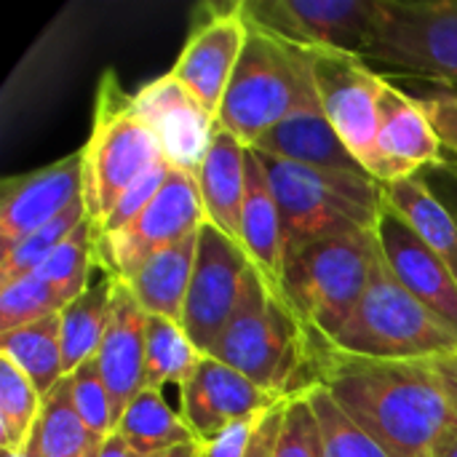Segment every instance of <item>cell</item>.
Returning <instances> with one entry per match:
<instances>
[{
    "label": "cell",
    "instance_id": "cell-11",
    "mask_svg": "<svg viewBox=\"0 0 457 457\" xmlns=\"http://www.w3.org/2000/svg\"><path fill=\"white\" fill-rule=\"evenodd\" d=\"M252 262L238 241L225 236L217 225L204 222L198 230V254L190 292L182 311V329L190 343L209 356L228 329Z\"/></svg>",
    "mask_w": 457,
    "mask_h": 457
},
{
    "label": "cell",
    "instance_id": "cell-10",
    "mask_svg": "<svg viewBox=\"0 0 457 457\" xmlns=\"http://www.w3.org/2000/svg\"><path fill=\"white\" fill-rule=\"evenodd\" d=\"M206 222L201 190L193 174L174 169L153 204L123 230L96 238L99 268L129 281L155 252L193 236Z\"/></svg>",
    "mask_w": 457,
    "mask_h": 457
},
{
    "label": "cell",
    "instance_id": "cell-3",
    "mask_svg": "<svg viewBox=\"0 0 457 457\" xmlns=\"http://www.w3.org/2000/svg\"><path fill=\"white\" fill-rule=\"evenodd\" d=\"M257 155L268 171V182L281 212L284 260L329 236L378 230L386 204V185L378 179L367 174L308 169L265 153Z\"/></svg>",
    "mask_w": 457,
    "mask_h": 457
},
{
    "label": "cell",
    "instance_id": "cell-22",
    "mask_svg": "<svg viewBox=\"0 0 457 457\" xmlns=\"http://www.w3.org/2000/svg\"><path fill=\"white\" fill-rule=\"evenodd\" d=\"M246 153L249 147L244 142H238L222 126H217L206 161L195 174L206 222L217 225L233 241H238L241 236V209L246 195Z\"/></svg>",
    "mask_w": 457,
    "mask_h": 457
},
{
    "label": "cell",
    "instance_id": "cell-14",
    "mask_svg": "<svg viewBox=\"0 0 457 457\" xmlns=\"http://www.w3.org/2000/svg\"><path fill=\"white\" fill-rule=\"evenodd\" d=\"M137 110L153 129L163 158L187 174H198L212 147L217 118L171 75H161L134 94Z\"/></svg>",
    "mask_w": 457,
    "mask_h": 457
},
{
    "label": "cell",
    "instance_id": "cell-37",
    "mask_svg": "<svg viewBox=\"0 0 457 457\" xmlns=\"http://www.w3.org/2000/svg\"><path fill=\"white\" fill-rule=\"evenodd\" d=\"M174 166L169 161H161L155 169H150L147 174H142L110 209V214L104 217V222L96 228V238H107L118 230H123L126 225H131L150 204L153 198L161 193V187L166 185V179L171 177Z\"/></svg>",
    "mask_w": 457,
    "mask_h": 457
},
{
    "label": "cell",
    "instance_id": "cell-16",
    "mask_svg": "<svg viewBox=\"0 0 457 457\" xmlns=\"http://www.w3.org/2000/svg\"><path fill=\"white\" fill-rule=\"evenodd\" d=\"M249 24L244 19L241 3L214 11L209 19L198 21L187 35L171 75L217 118L222 99L228 94L230 78L246 46Z\"/></svg>",
    "mask_w": 457,
    "mask_h": 457
},
{
    "label": "cell",
    "instance_id": "cell-2",
    "mask_svg": "<svg viewBox=\"0 0 457 457\" xmlns=\"http://www.w3.org/2000/svg\"><path fill=\"white\" fill-rule=\"evenodd\" d=\"M246 24V46L230 78L217 123L252 147L281 120L321 107V102L313 75V51L287 43L252 21Z\"/></svg>",
    "mask_w": 457,
    "mask_h": 457
},
{
    "label": "cell",
    "instance_id": "cell-39",
    "mask_svg": "<svg viewBox=\"0 0 457 457\" xmlns=\"http://www.w3.org/2000/svg\"><path fill=\"white\" fill-rule=\"evenodd\" d=\"M418 177L428 185V190L442 201V206L453 214V220L457 222V158L445 155V161L423 169Z\"/></svg>",
    "mask_w": 457,
    "mask_h": 457
},
{
    "label": "cell",
    "instance_id": "cell-9",
    "mask_svg": "<svg viewBox=\"0 0 457 457\" xmlns=\"http://www.w3.org/2000/svg\"><path fill=\"white\" fill-rule=\"evenodd\" d=\"M380 0H241L244 19L305 51L361 56Z\"/></svg>",
    "mask_w": 457,
    "mask_h": 457
},
{
    "label": "cell",
    "instance_id": "cell-31",
    "mask_svg": "<svg viewBox=\"0 0 457 457\" xmlns=\"http://www.w3.org/2000/svg\"><path fill=\"white\" fill-rule=\"evenodd\" d=\"M94 265H99V254H96V228L86 217L78 225V230L67 241H62L32 276H37L46 284L59 287L70 300H78L91 287V270H94Z\"/></svg>",
    "mask_w": 457,
    "mask_h": 457
},
{
    "label": "cell",
    "instance_id": "cell-15",
    "mask_svg": "<svg viewBox=\"0 0 457 457\" xmlns=\"http://www.w3.org/2000/svg\"><path fill=\"white\" fill-rule=\"evenodd\" d=\"M83 198V150L0 185V252L13 249Z\"/></svg>",
    "mask_w": 457,
    "mask_h": 457
},
{
    "label": "cell",
    "instance_id": "cell-27",
    "mask_svg": "<svg viewBox=\"0 0 457 457\" xmlns=\"http://www.w3.org/2000/svg\"><path fill=\"white\" fill-rule=\"evenodd\" d=\"M112 289L115 276L102 273L99 281H94L78 300H72L62 311V351L67 375L96 356L110 321Z\"/></svg>",
    "mask_w": 457,
    "mask_h": 457
},
{
    "label": "cell",
    "instance_id": "cell-6",
    "mask_svg": "<svg viewBox=\"0 0 457 457\" xmlns=\"http://www.w3.org/2000/svg\"><path fill=\"white\" fill-rule=\"evenodd\" d=\"M209 356L265 391L292 396L303 391L305 329L249 268L238 308Z\"/></svg>",
    "mask_w": 457,
    "mask_h": 457
},
{
    "label": "cell",
    "instance_id": "cell-45",
    "mask_svg": "<svg viewBox=\"0 0 457 457\" xmlns=\"http://www.w3.org/2000/svg\"><path fill=\"white\" fill-rule=\"evenodd\" d=\"M3 457H43L40 455V431L35 426L29 442L24 445V450H3Z\"/></svg>",
    "mask_w": 457,
    "mask_h": 457
},
{
    "label": "cell",
    "instance_id": "cell-36",
    "mask_svg": "<svg viewBox=\"0 0 457 457\" xmlns=\"http://www.w3.org/2000/svg\"><path fill=\"white\" fill-rule=\"evenodd\" d=\"M273 457H324L319 423L305 391H297L287 399L284 423Z\"/></svg>",
    "mask_w": 457,
    "mask_h": 457
},
{
    "label": "cell",
    "instance_id": "cell-26",
    "mask_svg": "<svg viewBox=\"0 0 457 457\" xmlns=\"http://www.w3.org/2000/svg\"><path fill=\"white\" fill-rule=\"evenodd\" d=\"M115 434H120L137 453H142L145 457L198 442L193 436V431L187 428L182 412H177L163 399V391H155V388H145L129 404V410L118 420Z\"/></svg>",
    "mask_w": 457,
    "mask_h": 457
},
{
    "label": "cell",
    "instance_id": "cell-42",
    "mask_svg": "<svg viewBox=\"0 0 457 457\" xmlns=\"http://www.w3.org/2000/svg\"><path fill=\"white\" fill-rule=\"evenodd\" d=\"M434 361V370L439 372L442 383H445V391L450 396V404L457 415V353L453 356H442V359H431Z\"/></svg>",
    "mask_w": 457,
    "mask_h": 457
},
{
    "label": "cell",
    "instance_id": "cell-46",
    "mask_svg": "<svg viewBox=\"0 0 457 457\" xmlns=\"http://www.w3.org/2000/svg\"><path fill=\"white\" fill-rule=\"evenodd\" d=\"M204 455V445L193 442V445H182V447H174V450H166V453H158L153 457H201Z\"/></svg>",
    "mask_w": 457,
    "mask_h": 457
},
{
    "label": "cell",
    "instance_id": "cell-41",
    "mask_svg": "<svg viewBox=\"0 0 457 457\" xmlns=\"http://www.w3.org/2000/svg\"><path fill=\"white\" fill-rule=\"evenodd\" d=\"M289 399V396H287ZM287 399L278 402L273 410H268L254 434H252V442H249V453L246 457H273L276 453V445H278V434H281V423H284V410H287Z\"/></svg>",
    "mask_w": 457,
    "mask_h": 457
},
{
    "label": "cell",
    "instance_id": "cell-13",
    "mask_svg": "<svg viewBox=\"0 0 457 457\" xmlns=\"http://www.w3.org/2000/svg\"><path fill=\"white\" fill-rule=\"evenodd\" d=\"M182 396V418L193 436L206 447L230 426L260 418L273 410L287 396L273 394L236 372L233 367L217 361L214 356H204L195 375L187 386L179 388Z\"/></svg>",
    "mask_w": 457,
    "mask_h": 457
},
{
    "label": "cell",
    "instance_id": "cell-18",
    "mask_svg": "<svg viewBox=\"0 0 457 457\" xmlns=\"http://www.w3.org/2000/svg\"><path fill=\"white\" fill-rule=\"evenodd\" d=\"M375 233L399 284L457 332V278L453 270L426 246V241L391 204H383Z\"/></svg>",
    "mask_w": 457,
    "mask_h": 457
},
{
    "label": "cell",
    "instance_id": "cell-28",
    "mask_svg": "<svg viewBox=\"0 0 457 457\" xmlns=\"http://www.w3.org/2000/svg\"><path fill=\"white\" fill-rule=\"evenodd\" d=\"M204 353L190 343L182 324L147 313L145 337V383L163 391V386H187L195 375Z\"/></svg>",
    "mask_w": 457,
    "mask_h": 457
},
{
    "label": "cell",
    "instance_id": "cell-19",
    "mask_svg": "<svg viewBox=\"0 0 457 457\" xmlns=\"http://www.w3.org/2000/svg\"><path fill=\"white\" fill-rule=\"evenodd\" d=\"M145 337H147V311L134 297L123 278H115L112 308L104 340L96 351V364L102 380L112 396L115 428L129 404L147 388L145 383Z\"/></svg>",
    "mask_w": 457,
    "mask_h": 457
},
{
    "label": "cell",
    "instance_id": "cell-34",
    "mask_svg": "<svg viewBox=\"0 0 457 457\" xmlns=\"http://www.w3.org/2000/svg\"><path fill=\"white\" fill-rule=\"evenodd\" d=\"M72 300L37 276H24L0 287V335L62 313Z\"/></svg>",
    "mask_w": 457,
    "mask_h": 457
},
{
    "label": "cell",
    "instance_id": "cell-5",
    "mask_svg": "<svg viewBox=\"0 0 457 457\" xmlns=\"http://www.w3.org/2000/svg\"><path fill=\"white\" fill-rule=\"evenodd\" d=\"M383 257L378 233L313 241L284 260V303L305 332L335 335L367 292Z\"/></svg>",
    "mask_w": 457,
    "mask_h": 457
},
{
    "label": "cell",
    "instance_id": "cell-7",
    "mask_svg": "<svg viewBox=\"0 0 457 457\" xmlns=\"http://www.w3.org/2000/svg\"><path fill=\"white\" fill-rule=\"evenodd\" d=\"M83 150V204L86 214L99 228L115 201L163 158V150L126 94L115 72H104L96 94V115Z\"/></svg>",
    "mask_w": 457,
    "mask_h": 457
},
{
    "label": "cell",
    "instance_id": "cell-40",
    "mask_svg": "<svg viewBox=\"0 0 457 457\" xmlns=\"http://www.w3.org/2000/svg\"><path fill=\"white\" fill-rule=\"evenodd\" d=\"M262 418V415H260ZM260 418H249V420H241L236 426H230L225 434H220L214 442H209L204 447V455L201 457H246L249 453V442H252V434L260 423Z\"/></svg>",
    "mask_w": 457,
    "mask_h": 457
},
{
    "label": "cell",
    "instance_id": "cell-21",
    "mask_svg": "<svg viewBox=\"0 0 457 457\" xmlns=\"http://www.w3.org/2000/svg\"><path fill=\"white\" fill-rule=\"evenodd\" d=\"M252 150L292 161L308 169H321V171H343V174H367V169L353 158V153L345 147L340 134L332 129L321 107L303 110L270 131H265ZM370 177V174H367Z\"/></svg>",
    "mask_w": 457,
    "mask_h": 457
},
{
    "label": "cell",
    "instance_id": "cell-30",
    "mask_svg": "<svg viewBox=\"0 0 457 457\" xmlns=\"http://www.w3.org/2000/svg\"><path fill=\"white\" fill-rule=\"evenodd\" d=\"M43 412V396L29 378L0 356V450H24Z\"/></svg>",
    "mask_w": 457,
    "mask_h": 457
},
{
    "label": "cell",
    "instance_id": "cell-32",
    "mask_svg": "<svg viewBox=\"0 0 457 457\" xmlns=\"http://www.w3.org/2000/svg\"><path fill=\"white\" fill-rule=\"evenodd\" d=\"M303 391L308 394V402L319 423L324 457H391L364 428H359L343 412V407L321 386H308Z\"/></svg>",
    "mask_w": 457,
    "mask_h": 457
},
{
    "label": "cell",
    "instance_id": "cell-33",
    "mask_svg": "<svg viewBox=\"0 0 457 457\" xmlns=\"http://www.w3.org/2000/svg\"><path fill=\"white\" fill-rule=\"evenodd\" d=\"M86 204L83 198H78L70 209H64L54 222H48L46 228L35 230L32 236H27L21 244H16L13 249L8 252H0V287L3 284H11L16 278H24V276H32L46 260L48 254L62 244L67 241L78 225L86 220Z\"/></svg>",
    "mask_w": 457,
    "mask_h": 457
},
{
    "label": "cell",
    "instance_id": "cell-24",
    "mask_svg": "<svg viewBox=\"0 0 457 457\" xmlns=\"http://www.w3.org/2000/svg\"><path fill=\"white\" fill-rule=\"evenodd\" d=\"M386 204H391L407 225L426 241V246L453 270L457 278V222L428 190L420 177L386 185Z\"/></svg>",
    "mask_w": 457,
    "mask_h": 457
},
{
    "label": "cell",
    "instance_id": "cell-17",
    "mask_svg": "<svg viewBox=\"0 0 457 457\" xmlns=\"http://www.w3.org/2000/svg\"><path fill=\"white\" fill-rule=\"evenodd\" d=\"M445 155L447 153L418 99L386 78L378 99V145L372 179L380 185L410 179L423 169L445 161Z\"/></svg>",
    "mask_w": 457,
    "mask_h": 457
},
{
    "label": "cell",
    "instance_id": "cell-35",
    "mask_svg": "<svg viewBox=\"0 0 457 457\" xmlns=\"http://www.w3.org/2000/svg\"><path fill=\"white\" fill-rule=\"evenodd\" d=\"M70 378H72L75 407L86 431L91 434L96 445H104L115 434V412H112V396L102 380L96 356L80 364Z\"/></svg>",
    "mask_w": 457,
    "mask_h": 457
},
{
    "label": "cell",
    "instance_id": "cell-44",
    "mask_svg": "<svg viewBox=\"0 0 457 457\" xmlns=\"http://www.w3.org/2000/svg\"><path fill=\"white\" fill-rule=\"evenodd\" d=\"M96 457H145L142 453H137L120 434H112L102 447H99V455Z\"/></svg>",
    "mask_w": 457,
    "mask_h": 457
},
{
    "label": "cell",
    "instance_id": "cell-25",
    "mask_svg": "<svg viewBox=\"0 0 457 457\" xmlns=\"http://www.w3.org/2000/svg\"><path fill=\"white\" fill-rule=\"evenodd\" d=\"M0 356L13 361L40 396H48L67 378L62 351V313L0 335Z\"/></svg>",
    "mask_w": 457,
    "mask_h": 457
},
{
    "label": "cell",
    "instance_id": "cell-1",
    "mask_svg": "<svg viewBox=\"0 0 457 457\" xmlns=\"http://www.w3.org/2000/svg\"><path fill=\"white\" fill-rule=\"evenodd\" d=\"M321 386L391 457H431L455 420L434 361H383L335 351L305 332L303 388Z\"/></svg>",
    "mask_w": 457,
    "mask_h": 457
},
{
    "label": "cell",
    "instance_id": "cell-23",
    "mask_svg": "<svg viewBox=\"0 0 457 457\" xmlns=\"http://www.w3.org/2000/svg\"><path fill=\"white\" fill-rule=\"evenodd\" d=\"M198 254V233L155 252L126 284L150 316L182 321Z\"/></svg>",
    "mask_w": 457,
    "mask_h": 457
},
{
    "label": "cell",
    "instance_id": "cell-8",
    "mask_svg": "<svg viewBox=\"0 0 457 457\" xmlns=\"http://www.w3.org/2000/svg\"><path fill=\"white\" fill-rule=\"evenodd\" d=\"M364 59L455 88L457 0H380Z\"/></svg>",
    "mask_w": 457,
    "mask_h": 457
},
{
    "label": "cell",
    "instance_id": "cell-38",
    "mask_svg": "<svg viewBox=\"0 0 457 457\" xmlns=\"http://www.w3.org/2000/svg\"><path fill=\"white\" fill-rule=\"evenodd\" d=\"M423 107L428 123L434 126L447 155L457 158V91L455 88H434L423 96H415Z\"/></svg>",
    "mask_w": 457,
    "mask_h": 457
},
{
    "label": "cell",
    "instance_id": "cell-29",
    "mask_svg": "<svg viewBox=\"0 0 457 457\" xmlns=\"http://www.w3.org/2000/svg\"><path fill=\"white\" fill-rule=\"evenodd\" d=\"M37 431H40L43 457H96L102 447L91 439V434L86 431L78 415L70 375L48 396H43Z\"/></svg>",
    "mask_w": 457,
    "mask_h": 457
},
{
    "label": "cell",
    "instance_id": "cell-20",
    "mask_svg": "<svg viewBox=\"0 0 457 457\" xmlns=\"http://www.w3.org/2000/svg\"><path fill=\"white\" fill-rule=\"evenodd\" d=\"M241 249L246 252L252 268L270 289L273 297L284 303V225L281 212L268 182V171L260 155L249 147L246 153V195L241 209ZM287 305V303H284Z\"/></svg>",
    "mask_w": 457,
    "mask_h": 457
},
{
    "label": "cell",
    "instance_id": "cell-4",
    "mask_svg": "<svg viewBox=\"0 0 457 457\" xmlns=\"http://www.w3.org/2000/svg\"><path fill=\"white\" fill-rule=\"evenodd\" d=\"M321 340L340 353L383 361H431L457 353L455 329L399 284L386 257L345 324Z\"/></svg>",
    "mask_w": 457,
    "mask_h": 457
},
{
    "label": "cell",
    "instance_id": "cell-43",
    "mask_svg": "<svg viewBox=\"0 0 457 457\" xmlns=\"http://www.w3.org/2000/svg\"><path fill=\"white\" fill-rule=\"evenodd\" d=\"M431 457H457V418L439 434V439L434 442Z\"/></svg>",
    "mask_w": 457,
    "mask_h": 457
},
{
    "label": "cell",
    "instance_id": "cell-12",
    "mask_svg": "<svg viewBox=\"0 0 457 457\" xmlns=\"http://www.w3.org/2000/svg\"><path fill=\"white\" fill-rule=\"evenodd\" d=\"M313 75L321 112L372 177L378 145V99L386 75L375 72L361 56L335 51H313Z\"/></svg>",
    "mask_w": 457,
    "mask_h": 457
}]
</instances>
